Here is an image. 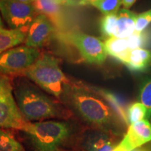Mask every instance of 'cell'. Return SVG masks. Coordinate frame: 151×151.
<instances>
[{"mask_svg": "<svg viewBox=\"0 0 151 151\" xmlns=\"http://www.w3.org/2000/svg\"><path fill=\"white\" fill-rule=\"evenodd\" d=\"M62 99L90 127L109 132L117 137L128 127L122 122L99 89L81 83L68 85Z\"/></svg>", "mask_w": 151, "mask_h": 151, "instance_id": "cell-1", "label": "cell"}, {"mask_svg": "<svg viewBox=\"0 0 151 151\" xmlns=\"http://www.w3.org/2000/svg\"><path fill=\"white\" fill-rule=\"evenodd\" d=\"M21 131L33 151H60L70 139L72 128L65 121L45 120L27 122Z\"/></svg>", "mask_w": 151, "mask_h": 151, "instance_id": "cell-2", "label": "cell"}, {"mask_svg": "<svg viewBox=\"0 0 151 151\" xmlns=\"http://www.w3.org/2000/svg\"><path fill=\"white\" fill-rule=\"evenodd\" d=\"M14 92L17 106L27 122H38L62 116L59 105L31 85L19 84Z\"/></svg>", "mask_w": 151, "mask_h": 151, "instance_id": "cell-3", "label": "cell"}, {"mask_svg": "<svg viewBox=\"0 0 151 151\" xmlns=\"http://www.w3.org/2000/svg\"><path fill=\"white\" fill-rule=\"evenodd\" d=\"M25 75L46 92L62 99L69 81L58 60L51 55H41L34 65L25 71Z\"/></svg>", "mask_w": 151, "mask_h": 151, "instance_id": "cell-4", "label": "cell"}, {"mask_svg": "<svg viewBox=\"0 0 151 151\" xmlns=\"http://www.w3.org/2000/svg\"><path fill=\"white\" fill-rule=\"evenodd\" d=\"M41 55L37 48L21 46L9 49L0 55V74L25 72Z\"/></svg>", "mask_w": 151, "mask_h": 151, "instance_id": "cell-5", "label": "cell"}, {"mask_svg": "<svg viewBox=\"0 0 151 151\" xmlns=\"http://www.w3.org/2000/svg\"><path fill=\"white\" fill-rule=\"evenodd\" d=\"M0 13L10 29L20 30L26 34L39 15L33 4L16 0H0Z\"/></svg>", "mask_w": 151, "mask_h": 151, "instance_id": "cell-6", "label": "cell"}, {"mask_svg": "<svg viewBox=\"0 0 151 151\" xmlns=\"http://www.w3.org/2000/svg\"><path fill=\"white\" fill-rule=\"evenodd\" d=\"M66 39L78 49L85 61L90 64L101 65L106 59L105 44L99 39L81 32H71L66 35Z\"/></svg>", "mask_w": 151, "mask_h": 151, "instance_id": "cell-7", "label": "cell"}, {"mask_svg": "<svg viewBox=\"0 0 151 151\" xmlns=\"http://www.w3.org/2000/svg\"><path fill=\"white\" fill-rule=\"evenodd\" d=\"M119 137L109 132L90 127L81 134L79 146L82 151H113Z\"/></svg>", "mask_w": 151, "mask_h": 151, "instance_id": "cell-8", "label": "cell"}, {"mask_svg": "<svg viewBox=\"0 0 151 151\" xmlns=\"http://www.w3.org/2000/svg\"><path fill=\"white\" fill-rule=\"evenodd\" d=\"M151 141V123L146 119L129 124L120 145L127 151L139 148Z\"/></svg>", "mask_w": 151, "mask_h": 151, "instance_id": "cell-9", "label": "cell"}, {"mask_svg": "<svg viewBox=\"0 0 151 151\" xmlns=\"http://www.w3.org/2000/svg\"><path fill=\"white\" fill-rule=\"evenodd\" d=\"M26 122L17 106L13 93L0 101V128L22 130Z\"/></svg>", "mask_w": 151, "mask_h": 151, "instance_id": "cell-10", "label": "cell"}, {"mask_svg": "<svg viewBox=\"0 0 151 151\" xmlns=\"http://www.w3.org/2000/svg\"><path fill=\"white\" fill-rule=\"evenodd\" d=\"M53 32V24L47 17L39 14L33 20L26 34L25 46L35 48L41 47Z\"/></svg>", "mask_w": 151, "mask_h": 151, "instance_id": "cell-11", "label": "cell"}, {"mask_svg": "<svg viewBox=\"0 0 151 151\" xmlns=\"http://www.w3.org/2000/svg\"><path fill=\"white\" fill-rule=\"evenodd\" d=\"M33 5L38 14L47 17L55 27L60 29L65 27V16L62 5L54 0H35Z\"/></svg>", "mask_w": 151, "mask_h": 151, "instance_id": "cell-12", "label": "cell"}, {"mask_svg": "<svg viewBox=\"0 0 151 151\" xmlns=\"http://www.w3.org/2000/svg\"><path fill=\"white\" fill-rule=\"evenodd\" d=\"M137 15L129 9H120L117 13L116 29L113 37L127 39L134 32Z\"/></svg>", "mask_w": 151, "mask_h": 151, "instance_id": "cell-13", "label": "cell"}, {"mask_svg": "<svg viewBox=\"0 0 151 151\" xmlns=\"http://www.w3.org/2000/svg\"><path fill=\"white\" fill-rule=\"evenodd\" d=\"M123 64L133 71L146 70L151 66V50L143 48L131 50Z\"/></svg>", "mask_w": 151, "mask_h": 151, "instance_id": "cell-14", "label": "cell"}, {"mask_svg": "<svg viewBox=\"0 0 151 151\" xmlns=\"http://www.w3.org/2000/svg\"><path fill=\"white\" fill-rule=\"evenodd\" d=\"M26 39V33L20 30L0 28V55L14 48Z\"/></svg>", "mask_w": 151, "mask_h": 151, "instance_id": "cell-15", "label": "cell"}, {"mask_svg": "<svg viewBox=\"0 0 151 151\" xmlns=\"http://www.w3.org/2000/svg\"><path fill=\"white\" fill-rule=\"evenodd\" d=\"M104 44L108 55L124 63L130 51L127 39L111 37L106 39Z\"/></svg>", "mask_w": 151, "mask_h": 151, "instance_id": "cell-16", "label": "cell"}, {"mask_svg": "<svg viewBox=\"0 0 151 151\" xmlns=\"http://www.w3.org/2000/svg\"><path fill=\"white\" fill-rule=\"evenodd\" d=\"M0 151H24V149L10 133L0 129Z\"/></svg>", "mask_w": 151, "mask_h": 151, "instance_id": "cell-17", "label": "cell"}, {"mask_svg": "<svg viewBox=\"0 0 151 151\" xmlns=\"http://www.w3.org/2000/svg\"><path fill=\"white\" fill-rule=\"evenodd\" d=\"M127 116L129 125L148 118V112L145 106L141 102H134L128 107Z\"/></svg>", "mask_w": 151, "mask_h": 151, "instance_id": "cell-18", "label": "cell"}, {"mask_svg": "<svg viewBox=\"0 0 151 151\" xmlns=\"http://www.w3.org/2000/svg\"><path fill=\"white\" fill-rule=\"evenodd\" d=\"M122 5V0H98L93 6L97 8L104 16L116 14Z\"/></svg>", "mask_w": 151, "mask_h": 151, "instance_id": "cell-19", "label": "cell"}, {"mask_svg": "<svg viewBox=\"0 0 151 151\" xmlns=\"http://www.w3.org/2000/svg\"><path fill=\"white\" fill-rule=\"evenodd\" d=\"M139 101L145 106L148 112V118L151 116V78H146L143 82L139 91Z\"/></svg>", "mask_w": 151, "mask_h": 151, "instance_id": "cell-20", "label": "cell"}, {"mask_svg": "<svg viewBox=\"0 0 151 151\" xmlns=\"http://www.w3.org/2000/svg\"><path fill=\"white\" fill-rule=\"evenodd\" d=\"M117 20V14L104 16L100 22V30L103 37L107 39L113 37Z\"/></svg>", "mask_w": 151, "mask_h": 151, "instance_id": "cell-21", "label": "cell"}, {"mask_svg": "<svg viewBox=\"0 0 151 151\" xmlns=\"http://www.w3.org/2000/svg\"><path fill=\"white\" fill-rule=\"evenodd\" d=\"M148 38L146 33H145L144 32H139L135 31L132 35L126 39L129 50L142 48V46H144L148 41Z\"/></svg>", "mask_w": 151, "mask_h": 151, "instance_id": "cell-22", "label": "cell"}, {"mask_svg": "<svg viewBox=\"0 0 151 151\" xmlns=\"http://www.w3.org/2000/svg\"><path fill=\"white\" fill-rule=\"evenodd\" d=\"M151 23V9L137 15L135 31L142 32Z\"/></svg>", "mask_w": 151, "mask_h": 151, "instance_id": "cell-23", "label": "cell"}, {"mask_svg": "<svg viewBox=\"0 0 151 151\" xmlns=\"http://www.w3.org/2000/svg\"><path fill=\"white\" fill-rule=\"evenodd\" d=\"M11 93H13V86L10 78L0 74V101Z\"/></svg>", "mask_w": 151, "mask_h": 151, "instance_id": "cell-24", "label": "cell"}, {"mask_svg": "<svg viewBox=\"0 0 151 151\" xmlns=\"http://www.w3.org/2000/svg\"><path fill=\"white\" fill-rule=\"evenodd\" d=\"M54 1L62 6H75L78 5V0H54Z\"/></svg>", "mask_w": 151, "mask_h": 151, "instance_id": "cell-25", "label": "cell"}, {"mask_svg": "<svg viewBox=\"0 0 151 151\" xmlns=\"http://www.w3.org/2000/svg\"><path fill=\"white\" fill-rule=\"evenodd\" d=\"M137 1V0H122V6L123 8L129 9Z\"/></svg>", "mask_w": 151, "mask_h": 151, "instance_id": "cell-26", "label": "cell"}, {"mask_svg": "<svg viewBox=\"0 0 151 151\" xmlns=\"http://www.w3.org/2000/svg\"><path fill=\"white\" fill-rule=\"evenodd\" d=\"M132 151H151V141Z\"/></svg>", "mask_w": 151, "mask_h": 151, "instance_id": "cell-27", "label": "cell"}, {"mask_svg": "<svg viewBox=\"0 0 151 151\" xmlns=\"http://www.w3.org/2000/svg\"><path fill=\"white\" fill-rule=\"evenodd\" d=\"M98 0H79L78 5L81 6H88L93 5L94 3L97 2Z\"/></svg>", "mask_w": 151, "mask_h": 151, "instance_id": "cell-28", "label": "cell"}, {"mask_svg": "<svg viewBox=\"0 0 151 151\" xmlns=\"http://www.w3.org/2000/svg\"><path fill=\"white\" fill-rule=\"evenodd\" d=\"M113 151H127V150H126L125 148H124L121 145H120V143H118V144L117 145V146L115 148L114 150H113Z\"/></svg>", "mask_w": 151, "mask_h": 151, "instance_id": "cell-29", "label": "cell"}, {"mask_svg": "<svg viewBox=\"0 0 151 151\" xmlns=\"http://www.w3.org/2000/svg\"><path fill=\"white\" fill-rule=\"evenodd\" d=\"M16 1H20V2L27 3V4H33L35 0H16Z\"/></svg>", "mask_w": 151, "mask_h": 151, "instance_id": "cell-30", "label": "cell"}, {"mask_svg": "<svg viewBox=\"0 0 151 151\" xmlns=\"http://www.w3.org/2000/svg\"><path fill=\"white\" fill-rule=\"evenodd\" d=\"M3 22H2V19H1V17L0 16V28H2L3 27Z\"/></svg>", "mask_w": 151, "mask_h": 151, "instance_id": "cell-31", "label": "cell"}, {"mask_svg": "<svg viewBox=\"0 0 151 151\" xmlns=\"http://www.w3.org/2000/svg\"><path fill=\"white\" fill-rule=\"evenodd\" d=\"M150 120H151V116H150Z\"/></svg>", "mask_w": 151, "mask_h": 151, "instance_id": "cell-32", "label": "cell"}]
</instances>
